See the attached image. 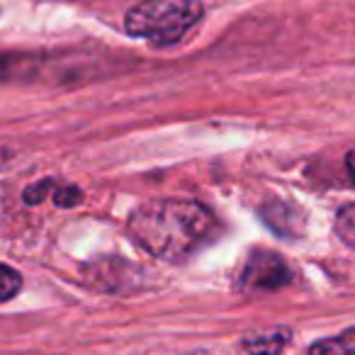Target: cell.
I'll use <instances>...</instances> for the list:
<instances>
[{
    "label": "cell",
    "instance_id": "cell-1",
    "mask_svg": "<svg viewBox=\"0 0 355 355\" xmlns=\"http://www.w3.org/2000/svg\"><path fill=\"white\" fill-rule=\"evenodd\" d=\"M132 239L166 263H185L222 234L219 219L195 200H151L127 222Z\"/></svg>",
    "mask_w": 355,
    "mask_h": 355
},
{
    "label": "cell",
    "instance_id": "cell-2",
    "mask_svg": "<svg viewBox=\"0 0 355 355\" xmlns=\"http://www.w3.org/2000/svg\"><path fill=\"white\" fill-rule=\"evenodd\" d=\"M205 15L200 0H144L124 17V30L156 46H171L183 40Z\"/></svg>",
    "mask_w": 355,
    "mask_h": 355
},
{
    "label": "cell",
    "instance_id": "cell-3",
    "mask_svg": "<svg viewBox=\"0 0 355 355\" xmlns=\"http://www.w3.org/2000/svg\"><path fill=\"white\" fill-rule=\"evenodd\" d=\"M290 277L292 272L287 263L282 261V256L266 251V248H256V251H251L246 266H243L239 285H241L243 292H275L285 287Z\"/></svg>",
    "mask_w": 355,
    "mask_h": 355
},
{
    "label": "cell",
    "instance_id": "cell-4",
    "mask_svg": "<svg viewBox=\"0 0 355 355\" xmlns=\"http://www.w3.org/2000/svg\"><path fill=\"white\" fill-rule=\"evenodd\" d=\"M261 219L277 234V236H300L302 229V214L295 207L280 200H270L261 207Z\"/></svg>",
    "mask_w": 355,
    "mask_h": 355
},
{
    "label": "cell",
    "instance_id": "cell-5",
    "mask_svg": "<svg viewBox=\"0 0 355 355\" xmlns=\"http://www.w3.org/2000/svg\"><path fill=\"white\" fill-rule=\"evenodd\" d=\"M287 340H290V331L272 329V331H263V334L246 336L243 348L251 355H280L282 348L287 345Z\"/></svg>",
    "mask_w": 355,
    "mask_h": 355
},
{
    "label": "cell",
    "instance_id": "cell-6",
    "mask_svg": "<svg viewBox=\"0 0 355 355\" xmlns=\"http://www.w3.org/2000/svg\"><path fill=\"white\" fill-rule=\"evenodd\" d=\"M309 355H355V326L334 338H324L309 348Z\"/></svg>",
    "mask_w": 355,
    "mask_h": 355
},
{
    "label": "cell",
    "instance_id": "cell-7",
    "mask_svg": "<svg viewBox=\"0 0 355 355\" xmlns=\"http://www.w3.org/2000/svg\"><path fill=\"white\" fill-rule=\"evenodd\" d=\"M22 287V275L15 268L0 263V302H8L20 292Z\"/></svg>",
    "mask_w": 355,
    "mask_h": 355
},
{
    "label": "cell",
    "instance_id": "cell-8",
    "mask_svg": "<svg viewBox=\"0 0 355 355\" xmlns=\"http://www.w3.org/2000/svg\"><path fill=\"white\" fill-rule=\"evenodd\" d=\"M336 232H338V236L343 239L350 248H355V202L345 205V207L336 214Z\"/></svg>",
    "mask_w": 355,
    "mask_h": 355
},
{
    "label": "cell",
    "instance_id": "cell-9",
    "mask_svg": "<svg viewBox=\"0 0 355 355\" xmlns=\"http://www.w3.org/2000/svg\"><path fill=\"white\" fill-rule=\"evenodd\" d=\"M54 202L59 207H76L83 202V193L73 185H56L54 188Z\"/></svg>",
    "mask_w": 355,
    "mask_h": 355
},
{
    "label": "cell",
    "instance_id": "cell-10",
    "mask_svg": "<svg viewBox=\"0 0 355 355\" xmlns=\"http://www.w3.org/2000/svg\"><path fill=\"white\" fill-rule=\"evenodd\" d=\"M54 180H42V183L37 185H30V188L25 190V202L27 205H37L42 202V200L46 198V193H54Z\"/></svg>",
    "mask_w": 355,
    "mask_h": 355
},
{
    "label": "cell",
    "instance_id": "cell-11",
    "mask_svg": "<svg viewBox=\"0 0 355 355\" xmlns=\"http://www.w3.org/2000/svg\"><path fill=\"white\" fill-rule=\"evenodd\" d=\"M345 168H348L350 178H353V183H355V148H350L348 156H345Z\"/></svg>",
    "mask_w": 355,
    "mask_h": 355
},
{
    "label": "cell",
    "instance_id": "cell-12",
    "mask_svg": "<svg viewBox=\"0 0 355 355\" xmlns=\"http://www.w3.org/2000/svg\"><path fill=\"white\" fill-rule=\"evenodd\" d=\"M193 355H205V353H193Z\"/></svg>",
    "mask_w": 355,
    "mask_h": 355
}]
</instances>
